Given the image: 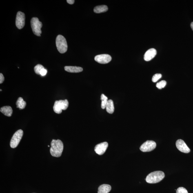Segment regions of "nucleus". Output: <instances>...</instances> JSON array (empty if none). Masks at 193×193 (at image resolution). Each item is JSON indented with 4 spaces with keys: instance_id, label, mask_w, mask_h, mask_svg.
Wrapping results in <instances>:
<instances>
[{
    "instance_id": "nucleus-1",
    "label": "nucleus",
    "mask_w": 193,
    "mask_h": 193,
    "mask_svg": "<svg viewBox=\"0 0 193 193\" xmlns=\"http://www.w3.org/2000/svg\"><path fill=\"white\" fill-rule=\"evenodd\" d=\"M63 150V144L61 140H53L51 143L50 152L51 155L54 157H61Z\"/></svg>"
},
{
    "instance_id": "nucleus-2",
    "label": "nucleus",
    "mask_w": 193,
    "mask_h": 193,
    "mask_svg": "<svg viewBox=\"0 0 193 193\" xmlns=\"http://www.w3.org/2000/svg\"><path fill=\"white\" fill-rule=\"evenodd\" d=\"M164 173L162 171H156L151 173L147 176L145 180L149 183H156L162 181L165 177Z\"/></svg>"
},
{
    "instance_id": "nucleus-3",
    "label": "nucleus",
    "mask_w": 193,
    "mask_h": 193,
    "mask_svg": "<svg viewBox=\"0 0 193 193\" xmlns=\"http://www.w3.org/2000/svg\"><path fill=\"white\" fill-rule=\"evenodd\" d=\"M56 43L57 50L60 53H64L67 52L68 45L66 39L63 36L58 35L56 38Z\"/></svg>"
},
{
    "instance_id": "nucleus-4",
    "label": "nucleus",
    "mask_w": 193,
    "mask_h": 193,
    "mask_svg": "<svg viewBox=\"0 0 193 193\" xmlns=\"http://www.w3.org/2000/svg\"><path fill=\"white\" fill-rule=\"evenodd\" d=\"M32 31L35 35L41 36L42 33L41 29L42 27V23L37 17L32 18L30 21Z\"/></svg>"
},
{
    "instance_id": "nucleus-5",
    "label": "nucleus",
    "mask_w": 193,
    "mask_h": 193,
    "mask_svg": "<svg viewBox=\"0 0 193 193\" xmlns=\"http://www.w3.org/2000/svg\"><path fill=\"white\" fill-rule=\"evenodd\" d=\"M68 105V101L67 99L56 101L53 107L54 112L57 114H61L62 110H67Z\"/></svg>"
},
{
    "instance_id": "nucleus-6",
    "label": "nucleus",
    "mask_w": 193,
    "mask_h": 193,
    "mask_svg": "<svg viewBox=\"0 0 193 193\" xmlns=\"http://www.w3.org/2000/svg\"><path fill=\"white\" fill-rule=\"evenodd\" d=\"M23 134V130H19L16 131L13 136L10 142V146L14 148L17 147L21 141Z\"/></svg>"
},
{
    "instance_id": "nucleus-7",
    "label": "nucleus",
    "mask_w": 193,
    "mask_h": 193,
    "mask_svg": "<svg viewBox=\"0 0 193 193\" xmlns=\"http://www.w3.org/2000/svg\"><path fill=\"white\" fill-rule=\"evenodd\" d=\"M156 147L155 142L153 141H147L144 143L140 147V150L143 152L151 151Z\"/></svg>"
},
{
    "instance_id": "nucleus-8",
    "label": "nucleus",
    "mask_w": 193,
    "mask_h": 193,
    "mask_svg": "<svg viewBox=\"0 0 193 193\" xmlns=\"http://www.w3.org/2000/svg\"><path fill=\"white\" fill-rule=\"evenodd\" d=\"M25 24V15L21 12H18L16 20V24L18 29L21 30L24 26Z\"/></svg>"
},
{
    "instance_id": "nucleus-9",
    "label": "nucleus",
    "mask_w": 193,
    "mask_h": 193,
    "mask_svg": "<svg viewBox=\"0 0 193 193\" xmlns=\"http://www.w3.org/2000/svg\"><path fill=\"white\" fill-rule=\"evenodd\" d=\"M95 61L102 64L108 63L112 60V57L108 54H102L96 56L94 58Z\"/></svg>"
},
{
    "instance_id": "nucleus-10",
    "label": "nucleus",
    "mask_w": 193,
    "mask_h": 193,
    "mask_svg": "<svg viewBox=\"0 0 193 193\" xmlns=\"http://www.w3.org/2000/svg\"><path fill=\"white\" fill-rule=\"evenodd\" d=\"M176 146L178 150L182 152L187 154L190 152V148L183 140L179 139L177 140L176 142Z\"/></svg>"
},
{
    "instance_id": "nucleus-11",
    "label": "nucleus",
    "mask_w": 193,
    "mask_h": 193,
    "mask_svg": "<svg viewBox=\"0 0 193 193\" xmlns=\"http://www.w3.org/2000/svg\"><path fill=\"white\" fill-rule=\"evenodd\" d=\"M108 143L106 142L98 144L96 145L94 151L96 154L101 155L105 153L108 148Z\"/></svg>"
},
{
    "instance_id": "nucleus-12",
    "label": "nucleus",
    "mask_w": 193,
    "mask_h": 193,
    "mask_svg": "<svg viewBox=\"0 0 193 193\" xmlns=\"http://www.w3.org/2000/svg\"><path fill=\"white\" fill-rule=\"evenodd\" d=\"M157 54L156 50L154 48L149 49L145 53L144 59L145 61H149L155 57Z\"/></svg>"
},
{
    "instance_id": "nucleus-13",
    "label": "nucleus",
    "mask_w": 193,
    "mask_h": 193,
    "mask_svg": "<svg viewBox=\"0 0 193 193\" xmlns=\"http://www.w3.org/2000/svg\"><path fill=\"white\" fill-rule=\"evenodd\" d=\"M65 70L70 73H79L82 71L83 69L81 67L76 66H65Z\"/></svg>"
},
{
    "instance_id": "nucleus-14",
    "label": "nucleus",
    "mask_w": 193,
    "mask_h": 193,
    "mask_svg": "<svg viewBox=\"0 0 193 193\" xmlns=\"http://www.w3.org/2000/svg\"><path fill=\"white\" fill-rule=\"evenodd\" d=\"M111 190V186L107 184L102 185L98 187V193H108Z\"/></svg>"
},
{
    "instance_id": "nucleus-15",
    "label": "nucleus",
    "mask_w": 193,
    "mask_h": 193,
    "mask_svg": "<svg viewBox=\"0 0 193 193\" xmlns=\"http://www.w3.org/2000/svg\"><path fill=\"white\" fill-rule=\"evenodd\" d=\"M0 111L4 115L8 117H11L13 114L12 107L10 106H5L1 107Z\"/></svg>"
},
{
    "instance_id": "nucleus-16",
    "label": "nucleus",
    "mask_w": 193,
    "mask_h": 193,
    "mask_svg": "<svg viewBox=\"0 0 193 193\" xmlns=\"http://www.w3.org/2000/svg\"><path fill=\"white\" fill-rule=\"evenodd\" d=\"M108 10V7L107 5H101L96 6L94 9V11L96 13H100L105 12Z\"/></svg>"
},
{
    "instance_id": "nucleus-17",
    "label": "nucleus",
    "mask_w": 193,
    "mask_h": 193,
    "mask_svg": "<svg viewBox=\"0 0 193 193\" xmlns=\"http://www.w3.org/2000/svg\"><path fill=\"white\" fill-rule=\"evenodd\" d=\"M106 111L108 113L112 114L114 112V102L111 99L108 100L106 107Z\"/></svg>"
},
{
    "instance_id": "nucleus-18",
    "label": "nucleus",
    "mask_w": 193,
    "mask_h": 193,
    "mask_svg": "<svg viewBox=\"0 0 193 193\" xmlns=\"http://www.w3.org/2000/svg\"><path fill=\"white\" fill-rule=\"evenodd\" d=\"M17 108H19L20 110H22L25 108L26 105V102L24 101L23 98L22 97H19L18 98L16 103Z\"/></svg>"
},
{
    "instance_id": "nucleus-19",
    "label": "nucleus",
    "mask_w": 193,
    "mask_h": 193,
    "mask_svg": "<svg viewBox=\"0 0 193 193\" xmlns=\"http://www.w3.org/2000/svg\"><path fill=\"white\" fill-rule=\"evenodd\" d=\"M101 108L102 109H105L106 107V105L108 102V98L104 94H102L101 96Z\"/></svg>"
},
{
    "instance_id": "nucleus-20",
    "label": "nucleus",
    "mask_w": 193,
    "mask_h": 193,
    "mask_svg": "<svg viewBox=\"0 0 193 193\" xmlns=\"http://www.w3.org/2000/svg\"><path fill=\"white\" fill-rule=\"evenodd\" d=\"M44 68V67L42 65L38 64L34 67V72H35L36 74H40V71H41L42 69Z\"/></svg>"
},
{
    "instance_id": "nucleus-21",
    "label": "nucleus",
    "mask_w": 193,
    "mask_h": 193,
    "mask_svg": "<svg viewBox=\"0 0 193 193\" xmlns=\"http://www.w3.org/2000/svg\"><path fill=\"white\" fill-rule=\"evenodd\" d=\"M166 82L165 81H162L157 84L156 86L158 89H161L166 85Z\"/></svg>"
},
{
    "instance_id": "nucleus-22",
    "label": "nucleus",
    "mask_w": 193,
    "mask_h": 193,
    "mask_svg": "<svg viewBox=\"0 0 193 193\" xmlns=\"http://www.w3.org/2000/svg\"><path fill=\"white\" fill-rule=\"evenodd\" d=\"M162 77L161 74L157 73L154 74L152 78V81L154 82H156Z\"/></svg>"
},
{
    "instance_id": "nucleus-23",
    "label": "nucleus",
    "mask_w": 193,
    "mask_h": 193,
    "mask_svg": "<svg viewBox=\"0 0 193 193\" xmlns=\"http://www.w3.org/2000/svg\"><path fill=\"white\" fill-rule=\"evenodd\" d=\"M176 193H189L186 189L183 187H180L177 190Z\"/></svg>"
},
{
    "instance_id": "nucleus-24",
    "label": "nucleus",
    "mask_w": 193,
    "mask_h": 193,
    "mask_svg": "<svg viewBox=\"0 0 193 193\" xmlns=\"http://www.w3.org/2000/svg\"><path fill=\"white\" fill-rule=\"evenodd\" d=\"M47 73V71L46 69L43 68L42 69L40 72V75L42 76H45L46 75Z\"/></svg>"
},
{
    "instance_id": "nucleus-25",
    "label": "nucleus",
    "mask_w": 193,
    "mask_h": 193,
    "mask_svg": "<svg viewBox=\"0 0 193 193\" xmlns=\"http://www.w3.org/2000/svg\"><path fill=\"white\" fill-rule=\"evenodd\" d=\"M4 81V77L3 74L1 73L0 74V83H2Z\"/></svg>"
},
{
    "instance_id": "nucleus-26",
    "label": "nucleus",
    "mask_w": 193,
    "mask_h": 193,
    "mask_svg": "<svg viewBox=\"0 0 193 193\" xmlns=\"http://www.w3.org/2000/svg\"><path fill=\"white\" fill-rule=\"evenodd\" d=\"M67 3L69 4H73L75 1H74V0H67Z\"/></svg>"
},
{
    "instance_id": "nucleus-27",
    "label": "nucleus",
    "mask_w": 193,
    "mask_h": 193,
    "mask_svg": "<svg viewBox=\"0 0 193 193\" xmlns=\"http://www.w3.org/2000/svg\"><path fill=\"white\" fill-rule=\"evenodd\" d=\"M191 28H192V30H193V22L191 23Z\"/></svg>"
},
{
    "instance_id": "nucleus-28",
    "label": "nucleus",
    "mask_w": 193,
    "mask_h": 193,
    "mask_svg": "<svg viewBox=\"0 0 193 193\" xmlns=\"http://www.w3.org/2000/svg\"><path fill=\"white\" fill-rule=\"evenodd\" d=\"M48 147H50V145H48Z\"/></svg>"
}]
</instances>
